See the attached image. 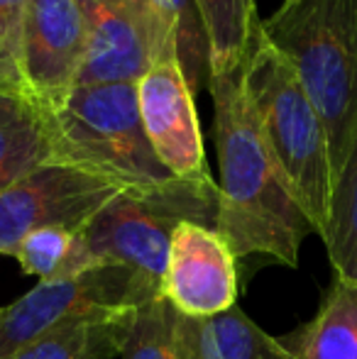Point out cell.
Listing matches in <instances>:
<instances>
[{
	"mask_svg": "<svg viewBox=\"0 0 357 359\" xmlns=\"http://www.w3.org/2000/svg\"><path fill=\"white\" fill-rule=\"evenodd\" d=\"M335 276L357 284V133L340 174L335 176L328 222L321 232Z\"/></svg>",
	"mask_w": 357,
	"mask_h": 359,
	"instance_id": "obj_18",
	"label": "cell"
},
{
	"mask_svg": "<svg viewBox=\"0 0 357 359\" xmlns=\"http://www.w3.org/2000/svg\"><path fill=\"white\" fill-rule=\"evenodd\" d=\"M162 296L186 318H213L238 306V259L213 227L181 222L174 230Z\"/></svg>",
	"mask_w": 357,
	"mask_h": 359,
	"instance_id": "obj_11",
	"label": "cell"
},
{
	"mask_svg": "<svg viewBox=\"0 0 357 359\" xmlns=\"http://www.w3.org/2000/svg\"><path fill=\"white\" fill-rule=\"evenodd\" d=\"M177 359H294L240 306L213 318L177 316Z\"/></svg>",
	"mask_w": 357,
	"mask_h": 359,
	"instance_id": "obj_12",
	"label": "cell"
},
{
	"mask_svg": "<svg viewBox=\"0 0 357 359\" xmlns=\"http://www.w3.org/2000/svg\"><path fill=\"white\" fill-rule=\"evenodd\" d=\"M243 79L271 154L316 235H321L335 184L328 133L291 64L264 37L262 22L243 62Z\"/></svg>",
	"mask_w": 357,
	"mask_h": 359,
	"instance_id": "obj_3",
	"label": "cell"
},
{
	"mask_svg": "<svg viewBox=\"0 0 357 359\" xmlns=\"http://www.w3.org/2000/svg\"><path fill=\"white\" fill-rule=\"evenodd\" d=\"M210 39V76L238 69L262 18L257 0H196Z\"/></svg>",
	"mask_w": 357,
	"mask_h": 359,
	"instance_id": "obj_17",
	"label": "cell"
},
{
	"mask_svg": "<svg viewBox=\"0 0 357 359\" xmlns=\"http://www.w3.org/2000/svg\"><path fill=\"white\" fill-rule=\"evenodd\" d=\"M76 5L86 29L79 86L137 83L157 62L177 59V47L149 0H76Z\"/></svg>",
	"mask_w": 357,
	"mask_h": 359,
	"instance_id": "obj_8",
	"label": "cell"
},
{
	"mask_svg": "<svg viewBox=\"0 0 357 359\" xmlns=\"http://www.w3.org/2000/svg\"><path fill=\"white\" fill-rule=\"evenodd\" d=\"M49 161L52 115L25 95L0 93V194Z\"/></svg>",
	"mask_w": 357,
	"mask_h": 359,
	"instance_id": "obj_13",
	"label": "cell"
},
{
	"mask_svg": "<svg viewBox=\"0 0 357 359\" xmlns=\"http://www.w3.org/2000/svg\"><path fill=\"white\" fill-rule=\"evenodd\" d=\"M86 62V29L76 0H27L22 79L29 100L57 113L79 88Z\"/></svg>",
	"mask_w": 357,
	"mask_h": 359,
	"instance_id": "obj_9",
	"label": "cell"
},
{
	"mask_svg": "<svg viewBox=\"0 0 357 359\" xmlns=\"http://www.w3.org/2000/svg\"><path fill=\"white\" fill-rule=\"evenodd\" d=\"M144 133L157 159L177 179H213L206 161L196 95L177 59L157 62L137 81Z\"/></svg>",
	"mask_w": 357,
	"mask_h": 359,
	"instance_id": "obj_10",
	"label": "cell"
},
{
	"mask_svg": "<svg viewBox=\"0 0 357 359\" xmlns=\"http://www.w3.org/2000/svg\"><path fill=\"white\" fill-rule=\"evenodd\" d=\"M27 0H0V93L25 95L22 32Z\"/></svg>",
	"mask_w": 357,
	"mask_h": 359,
	"instance_id": "obj_21",
	"label": "cell"
},
{
	"mask_svg": "<svg viewBox=\"0 0 357 359\" xmlns=\"http://www.w3.org/2000/svg\"><path fill=\"white\" fill-rule=\"evenodd\" d=\"M262 32L314 100L338 176L357 133V0H281Z\"/></svg>",
	"mask_w": 357,
	"mask_h": 359,
	"instance_id": "obj_2",
	"label": "cell"
},
{
	"mask_svg": "<svg viewBox=\"0 0 357 359\" xmlns=\"http://www.w3.org/2000/svg\"><path fill=\"white\" fill-rule=\"evenodd\" d=\"M279 340L294 359H357V284L335 276L316 316Z\"/></svg>",
	"mask_w": 357,
	"mask_h": 359,
	"instance_id": "obj_14",
	"label": "cell"
},
{
	"mask_svg": "<svg viewBox=\"0 0 357 359\" xmlns=\"http://www.w3.org/2000/svg\"><path fill=\"white\" fill-rule=\"evenodd\" d=\"M125 191L79 166L49 161L0 194V255L18 257L20 242L42 227L79 232Z\"/></svg>",
	"mask_w": 357,
	"mask_h": 359,
	"instance_id": "obj_7",
	"label": "cell"
},
{
	"mask_svg": "<svg viewBox=\"0 0 357 359\" xmlns=\"http://www.w3.org/2000/svg\"><path fill=\"white\" fill-rule=\"evenodd\" d=\"M164 298L159 288L128 266L105 264L67 281H37L18 301L0 306V359L39 340L47 332L90 316L137 308Z\"/></svg>",
	"mask_w": 357,
	"mask_h": 359,
	"instance_id": "obj_6",
	"label": "cell"
},
{
	"mask_svg": "<svg viewBox=\"0 0 357 359\" xmlns=\"http://www.w3.org/2000/svg\"><path fill=\"white\" fill-rule=\"evenodd\" d=\"M54 161L79 166L128 189H157L177 179L144 133L137 83L79 86L52 113Z\"/></svg>",
	"mask_w": 357,
	"mask_h": 359,
	"instance_id": "obj_5",
	"label": "cell"
},
{
	"mask_svg": "<svg viewBox=\"0 0 357 359\" xmlns=\"http://www.w3.org/2000/svg\"><path fill=\"white\" fill-rule=\"evenodd\" d=\"M159 25L177 47L179 67L194 95L210 86V39L196 0H149Z\"/></svg>",
	"mask_w": 357,
	"mask_h": 359,
	"instance_id": "obj_16",
	"label": "cell"
},
{
	"mask_svg": "<svg viewBox=\"0 0 357 359\" xmlns=\"http://www.w3.org/2000/svg\"><path fill=\"white\" fill-rule=\"evenodd\" d=\"M215 220L218 181L172 179L157 189L120 191L79 230V240L93 269L128 266L162 291L174 230L181 222L215 230Z\"/></svg>",
	"mask_w": 357,
	"mask_h": 359,
	"instance_id": "obj_4",
	"label": "cell"
},
{
	"mask_svg": "<svg viewBox=\"0 0 357 359\" xmlns=\"http://www.w3.org/2000/svg\"><path fill=\"white\" fill-rule=\"evenodd\" d=\"M177 316L167 298H154L135 308V320L120 359H177Z\"/></svg>",
	"mask_w": 357,
	"mask_h": 359,
	"instance_id": "obj_20",
	"label": "cell"
},
{
	"mask_svg": "<svg viewBox=\"0 0 357 359\" xmlns=\"http://www.w3.org/2000/svg\"><path fill=\"white\" fill-rule=\"evenodd\" d=\"M208 93L220 171L215 232L238 262L269 257L296 266L301 245L316 230L264 140L245 90L243 64L210 76Z\"/></svg>",
	"mask_w": 357,
	"mask_h": 359,
	"instance_id": "obj_1",
	"label": "cell"
},
{
	"mask_svg": "<svg viewBox=\"0 0 357 359\" xmlns=\"http://www.w3.org/2000/svg\"><path fill=\"white\" fill-rule=\"evenodd\" d=\"M135 320V308L67 323L29 342L10 359H113L120 357Z\"/></svg>",
	"mask_w": 357,
	"mask_h": 359,
	"instance_id": "obj_15",
	"label": "cell"
},
{
	"mask_svg": "<svg viewBox=\"0 0 357 359\" xmlns=\"http://www.w3.org/2000/svg\"><path fill=\"white\" fill-rule=\"evenodd\" d=\"M15 259L25 274L37 276L39 281H67L86 274L93 266L79 240V232L64 227H42L20 242Z\"/></svg>",
	"mask_w": 357,
	"mask_h": 359,
	"instance_id": "obj_19",
	"label": "cell"
}]
</instances>
